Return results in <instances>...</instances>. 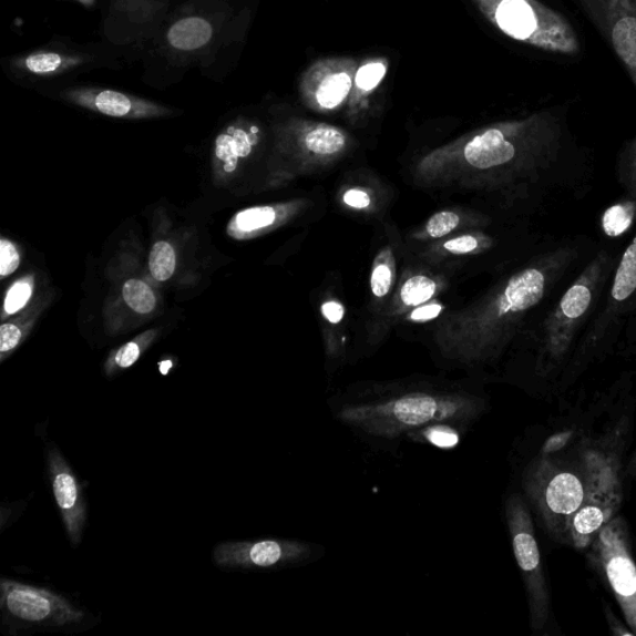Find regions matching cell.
<instances>
[{"label": "cell", "instance_id": "6da1fadb", "mask_svg": "<svg viewBox=\"0 0 636 636\" xmlns=\"http://www.w3.org/2000/svg\"><path fill=\"white\" fill-rule=\"evenodd\" d=\"M475 397L410 392L371 403L345 406L337 419L375 438L396 439L434 424L465 427L482 413Z\"/></svg>", "mask_w": 636, "mask_h": 636}, {"label": "cell", "instance_id": "7a4b0ae2", "mask_svg": "<svg viewBox=\"0 0 636 636\" xmlns=\"http://www.w3.org/2000/svg\"><path fill=\"white\" fill-rule=\"evenodd\" d=\"M488 22L520 43L561 55H577L576 30L538 0H471Z\"/></svg>", "mask_w": 636, "mask_h": 636}, {"label": "cell", "instance_id": "3957f363", "mask_svg": "<svg viewBox=\"0 0 636 636\" xmlns=\"http://www.w3.org/2000/svg\"><path fill=\"white\" fill-rule=\"evenodd\" d=\"M602 459L591 471L588 478H583L576 471L561 470L556 474L540 469L532 474L530 491L537 495L545 514L552 519L564 521L570 525L574 514L587 502L615 491V478L608 465H603L597 473ZM597 464V463H596Z\"/></svg>", "mask_w": 636, "mask_h": 636}, {"label": "cell", "instance_id": "277c9868", "mask_svg": "<svg viewBox=\"0 0 636 636\" xmlns=\"http://www.w3.org/2000/svg\"><path fill=\"white\" fill-rule=\"evenodd\" d=\"M609 265L608 255L602 253L583 270L552 311L546 324V350L553 357L560 358L568 351L574 335L596 300Z\"/></svg>", "mask_w": 636, "mask_h": 636}, {"label": "cell", "instance_id": "5b68a950", "mask_svg": "<svg viewBox=\"0 0 636 636\" xmlns=\"http://www.w3.org/2000/svg\"><path fill=\"white\" fill-rule=\"evenodd\" d=\"M506 516L512 546L529 592L532 627L541 629L547 619L548 593L530 512L519 495L510 497Z\"/></svg>", "mask_w": 636, "mask_h": 636}, {"label": "cell", "instance_id": "8992f818", "mask_svg": "<svg viewBox=\"0 0 636 636\" xmlns=\"http://www.w3.org/2000/svg\"><path fill=\"white\" fill-rule=\"evenodd\" d=\"M0 607L6 620L38 627V625H61L78 623L84 617L73 604L53 592L28 584L3 579L0 583Z\"/></svg>", "mask_w": 636, "mask_h": 636}, {"label": "cell", "instance_id": "52a82bcc", "mask_svg": "<svg viewBox=\"0 0 636 636\" xmlns=\"http://www.w3.org/2000/svg\"><path fill=\"white\" fill-rule=\"evenodd\" d=\"M594 552L633 634H636V564L622 519L611 520L601 530L594 542Z\"/></svg>", "mask_w": 636, "mask_h": 636}, {"label": "cell", "instance_id": "ba28073f", "mask_svg": "<svg viewBox=\"0 0 636 636\" xmlns=\"http://www.w3.org/2000/svg\"><path fill=\"white\" fill-rule=\"evenodd\" d=\"M618 55L636 89V0H578Z\"/></svg>", "mask_w": 636, "mask_h": 636}, {"label": "cell", "instance_id": "9c48e42d", "mask_svg": "<svg viewBox=\"0 0 636 636\" xmlns=\"http://www.w3.org/2000/svg\"><path fill=\"white\" fill-rule=\"evenodd\" d=\"M311 547L307 543L290 540L227 542L215 548L214 560L224 568L284 567L310 560Z\"/></svg>", "mask_w": 636, "mask_h": 636}, {"label": "cell", "instance_id": "30bf717a", "mask_svg": "<svg viewBox=\"0 0 636 636\" xmlns=\"http://www.w3.org/2000/svg\"><path fill=\"white\" fill-rule=\"evenodd\" d=\"M357 68L358 63L352 58L317 61L301 79L304 99L321 110L340 107L351 95Z\"/></svg>", "mask_w": 636, "mask_h": 636}, {"label": "cell", "instance_id": "8fae6325", "mask_svg": "<svg viewBox=\"0 0 636 636\" xmlns=\"http://www.w3.org/2000/svg\"><path fill=\"white\" fill-rule=\"evenodd\" d=\"M64 98L80 107L110 117L142 120L171 114L168 109L156 104V102L122 94V92L114 90L74 89L68 90Z\"/></svg>", "mask_w": 636, "mask_h": 636}, {"label": "cell", "instance_id": "7c38bea8", "mask_svg": "<svg viewBox=\"0 0 636 636\" xmlns=\"http://www.w3.org/2000/svg\"><path fill=\"white\" fill-rule=\"evenodd\" d=\"M48 468L61 517L71 543L76 546L81 542L82 530L86 522V506L79 481L55 447L49 448Z\"/></svg>", "mask_w": 636, "mask_h": 636}, {"label": "cell", "instance_id": "4fadbf2b", "mask_svg": "<svg viewBox=\"0 0 636 636\" xmlns=\"http://www.w3.org/2000/svg\"><path fill=\"white\" fill-rule=\"evenodd\" d=\"M535 116L526 121L510 123L506 129L491 127L471 140L464 150L470 166L490 170L505 166L519 156V143L523 133L531 126Z\"/></svg>", "mask_w": 636, "mask_h": 636}, {"label": "cell", "instance_id": "5bb4252c", "mask_svg": "<svg viewBox=\"0 0 636 636\" xmlns=\"http://www.w3.org/2000/svg\"><path fill=\"white\" fill-rule=\"evenodd\" d=\"M615 502H617V491L587 502L573 515L568 530L574 546L582 550L591 545L593 540L599 535L601 530L611 521Z\"/></svg>", "mask_w": 636, "mask_h": 636}, {"label": "cell", "instance_id": "9a60e30c", "mask_svg": "<svg viewBox=\"0 0 636 636\" xmlns=\"http://www.w3.org/2000/svg\"><path fill=\"white\" fill-rule=\"evenodd\" d=\"M258 129L245 130L232 126L215 142V157L223 163L224 171L232 173L237 168L240 158L248 157L255 143L258 142Z\"/></svg>", "mask_w": 636, "mask_h": 636}, {"label": "cell", "instance_id": "2e32d148", "mask_svg": "<svg viewBox=\"0 0 636 636\" xmlns=\"http://www.w3.org/2000/svg\"><path fill=\"white\" fill-rule=\"evenodd\" d=\"M213 37V28L207 20L198 17L184 18L174 23L167 39L172 48L193 51L207 45Z\"/></svg>", "mask_w": 636, "mask_h": 636}, {"label": "cell", "instance_id": "e0dca14e", "mask_svg": "<svg viewBox=\"0 0 636 636\" xmlns=\"http://www.w3.org/2000/svg\"><path fill=\"white\" fill-rule=\"evenodd\" d=\"M84 63L81 57L65 55L59 53H34L17 61V66L28 74L38 76H50L64 73Z\"/></svg>", "mask_w": 636, "mask_h": 636}, {"label": "cell", "instance_id": "ac0fdd59", "mask_svg": "<svg viewBox=\"0 0 636 636\" xmlns=\"http://www.w3.org/2000/svg\"><path fill=\"white\" fill-rule=\"evenodd\" d=\"M636 291V237L632 240L615 274L611 290L612 304L628 301Z\"/></svg>", "mask_w": 636, "mask_h": 636}, {"label": "cell", "instance_id": "d6986e66", "mask_svg": "<svg viewBox=\"0 0 636 636\" xmlns=\"http://www.w3.org/2000/svg\"><path fill=\"white\" fill-rule=\"evenodd\" d=\"M388 69L389 61L386 58L367 59L358 65L351 92L352 99L371 95L383 84Z\"/></svg>", "mask_w": 636, "mask_h": 636}, {"label": "cell", "instance_id": "ffe728a7", "mask_svg": "<svg viewBox=\"0 0 636 636\" xmlns=\"http://www.w3.org/2000/svg\"><path fill=\"white\" fill-rule=\"evenodd\" d=\"M275 220L276 212L271 207L249 208L235 215L228 232L232 237L244 238L245 235L270 227Z\"/></svg>", "mask_w": 636, "mask_h": 636}, {"label": "cell", "instance_id": "44dd1931", "mask_svg": "<svg viewBox=\"0 0 636 636\" xmlns=\"http://www.w3.org/2000/svg\"><path fill=\"white\" fill-rule=\"evenodd\" d=\"M305 145L315 153V155H335V153L343 150L346 136L343 132L336 127L317 125L310 131H307Z\"/></svg>", "mask_w": 636, "mask_h": 636}, {"label": "cell", "instance_id": "7402d4cb", "mask_svg": "<svg viewBox=\"0 0 636 636\" xmlns=\"http://www.w3.org/2000/svg\"><path fill=\"white\" fill-rule=\"evenodd\" d=\"M155 336L156 331H150L137 337L136 340L122 346L120 350L109 359L106 363L107 373L112 375L119 371V369H126L135 365Z\"/></svg>", "mask_w": 636, "mask_h": 636}, {"label": "cell", "instance_id": "603a6c76", "mask_svg": "<svg viewBox=\"0 0 636 636\" xmlns=\"http://www.w3.org/2000/svg\"><path fill=\"white\" fill-rule=\"evenodd\" d=\"M636 217V202H623L605 211L602 219L603 230L608 237H620L628 232Z\"/></svg>", "mask_w": 636, "mask_h": 636}, {"label": "cell", "instance_id": "cb8c5ba5", "mask_svg": "<svg viewBox=\"0 0 636 636\" xmlns=\"http://www.w3.org/2000/svg\"><path fill=\"white\" fill-rule=\"evenodd\" d=\"M122 296L130 309L136 314L147 315L156 309V295L145 281L127 280L123 285Z\"/></svg>", "mask_w": 636, "mask_h": 636}, {"label": "cell", "instance_id": "d4e9b609", "mask_svg": "<svg viewBox=\"0 0 636 636\" xmlns=\"http://www.w3.org/2000/svg\"><path fill=\"white\" fill-rule=\"evenodd\" d=\"M177 256L168 242L153 245L150 254V271L157 281H167L176 271Z\"/></svg>", "mask_w": 636, "mask_h": 636}, {"label": "cell", "instance_id": "484cf974", "mask_svg": "<svg viewBox=\"0 0 636 636\" xmlns=\"http://www.w3.org/2000/svg\"><path fill=\"white\" fill-rule=\"evenodd\" d=\"M437 285L425 276H414L409 279L400 291L402 301L408 306H418L432 299L435 294Z\"/></svg>", "mask_w": 636, "mask_h": 636}, {"label": "cell", "instance_id": "4316f807", "mask_svg": "<svg viewBox=\"0 0 636 636\" xmlns=\"http://www.w3.org/2000/svg\"><path fill=\"white\" fill-rule=\"evenodd\" d=\"M394 261L389 253H382L376 260L372 271L371 287L377 297L386 296L391 290L394 279Z\"/></svg>", "mask_w": 636, "mask_h": 636}, {"label": "cell", "instance_id": "83f0119b", "mask_svg": "<svg viewBox=\"0 0 636 636\" xmlns=\"http://www.w3.org/2000/svg\"><path fill=\"white\" fill-rule=\"evenodd\" d=\"M33 289L34 280L32 276L18 280L10 287L4 301V316L14 315L22 310L29 300L32 299Z\"/></svg>", "mask_w": 636, "mask_h": 636}, {"label": "cell", "instance_id": "f1b7e54d", "mask_svg": "<svg viewBox=\"0 0 636 636\" xmlns=\"http://www.w3.org/2000/svg\"><path fill=\"white\" fill-rule=\"evenodd\" d=\"M457 427L451 424H434L427 427L424 434H422L430 444L439 448H451L458 443V433L454 429Z\"/></svg>", "mask_w": 636, "mask_h": 636}, {"label": "cell", "instance_id": "f546056e", "mask_svg": "<svg viewBox=\"0 0 636 636\" xmlns=\"http://www.w3.org/2000/svg\"><path fill=\"white\" fill-rule=\"evenodd\" d=\"M460 223L457 214L450 212H441L433 215L427 224V232L430 237L443 238L449 233L453 232Z\"/></svg>", "mask_w": 636, "mask_h": 636}, {"label": "cell", "instance_id": "4dcf8cb0", "mask_svg": "<svg viewBox=\"0 0 636 636\" xmlns=\"http://www.w3.org/2000/svg\"><path fill=\"white\" fill-rule=\"evenodd\" d=\"M23 335V328L16 324H4L0 327V355H2V361L22 342Z\"/></svg>", "mask_w": 636, "mask_h": 636}, {"label": "cell", "instance_id": "1f68e13d", "mask_svg": "<svg viewBox=\"0 0 636 636\" xmlns=\"http://www.w3.org/2000/svg\"><path fill=\"white\" fill-rule=\"evenodd\" d=\"M20 265V255L12 242L0 240V278L13 274Z\"/></svg>", "mask_w": 636, "mask_h": 636}, {"label": "cell", "instance_id": "d6a6232c", "mask_svg": "<svg viewBox=\"0 0 636 636\" xmlns=\"http://www.w3.org/2000/svg\"><path fill=\"white\" fill-rule=\"evenodd\" d=\"M478 240L474 237H471V235H464V237L447 242L444 244V248L455 254H468L474 252L478 248Z\"/></svg>", "mask_w": 636, "mask_h": 636}, {"label": "cell", "instance_id": "836d02e7", "mask_svg": "<svg viewBox=\"0 0 636 636\" xmlns=\"http://www.w3.org/2000/svg\"><path fill=\"white\" fill-rule=\"evenodd\" d=\"M343 201L347 205L357 209L367 208L368 205L371 204V199H369L368 194L358 189L348 191L345 194Z\"/></svg>", "mask_w": 636, "mask_h": 636}, {"label": "cell", "instance_id": "e575fe53", "mask_svg": "<svg viewBox=\"0 0 636 636\" xmlns=\"http://www.w3.org/2000/svg\"><path fill=\"white\" fill-rule=\"evenodd\" d=\"M625 177L633 191L636 192V141L627 153V163H625Z\"/></svg>", "mask_w": 636, "mask_h": 636}, {"label": "cell", "instance_id": "d590c367", "mask_svg": "<svg viewBox=\"0 0 636 636\" xmlns=\"http://www.w3.org/2000/svg\"><path fill=\"white\" fill-rule=\"evenodd\" d=\"M441 310H443V307L438 304L427 305L419 307V309L413 311L412 316L410 317H412L416 321L433 320V318L440 315Z\"/></svg>", "mask_w": 636, "mask_h": 636}, {"label": "cell", "instance_id": "8d00e7d4", "mask_svg": "<svg viewBox=\"0 0 636 636\" xmlns=\"http://www.w3.org/2000/svg\"><path fill=\"white\" fill-rule=\"evenodd\" d=\"M322 312L327 320L331 324L341 322L345 316L343 306L335 301L326 302L322 306Z\"/></svg>", "mask_w": 636, "mask_h": 636}, {"label": "cell", "instance_id": "74e56055", "mask_svg": "<svg viewBox=\"0 0 636 636\" xmlns=\"http://www.w3.org/2000/svg\"><path fill=\"white\" fill-rule=\"evenodd\" d=\"M571 437H572V433L568 432V433H561V434H557L555 437L550 438L545 448H543V451H545V453H547V454L555 453V451H558L562 448L567 445Z\"/></svg>", "mask_w": 636, "mask_h": 636}, {"label": "cell", "instance_id": "f35d334b", "mask_svg": "<svg viewBox=\"0 0 636 636\" xmlns=\"http://www.w3.org/2000/svg\"><path fill=\"white\" fill-rule=\"evenodd\" d=\"M75 2L89 8L95 4V0H75Z\"/></svg>", "mask_w": 636, "mask_h": 636}, {"label": "cell", "instance_id": "ab89813d", "mask_svg": "<svg viewBox=\"0 0 636 636\" xmlns=\"http://www.w3.org/2000/svg\"><path fill=\"white\" fill-rule=\"evenodd\" d=\"M171 362H164L161 365V371L163 375H167L168 373V369L171 368Z\"/></svg>", "mask_w": 636, "mask_h": 636}]
</instances>
